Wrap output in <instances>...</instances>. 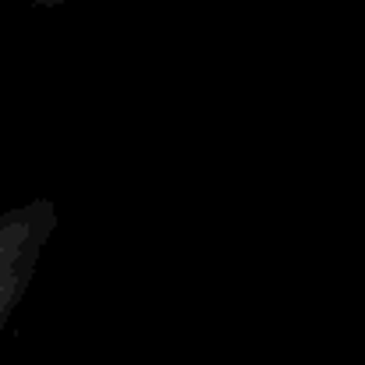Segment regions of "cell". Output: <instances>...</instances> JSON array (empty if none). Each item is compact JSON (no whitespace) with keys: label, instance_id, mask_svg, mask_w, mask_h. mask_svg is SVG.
I'll return each mask as SVG.
<instances>
[{"label":"cell","instance_id":"6da1fadb","mask_svg":"<svg viewBox=\"0 0 365 365\" xmlns=\"http://www.w3.org/2000/svg\"><path fill=\"white\" fill-rule=\"evenodd\" d=\"M53 224V202L46 199H36L0 217V330L14 312L18 298L25 294Z\"/></svg>","mask_w":365,"mask_h":365},{"label":"cell","instance_id":"7a4b0ae2","mask_svg":"<svg viewBox=\"0 0 365 365\" xmlns=\"http://www.w3.org/2000/svg\"><path fill=\"white\" fill-rule=\"evenodd\" d=\"M0 4H7V0H0ZM29 4H39V7H53V4H61V0H29Z\"/></svg>","mask_w":365,"mask_h":365}]
</instances>
